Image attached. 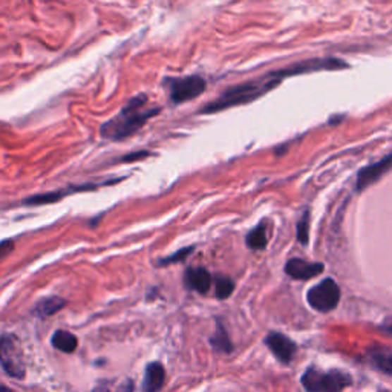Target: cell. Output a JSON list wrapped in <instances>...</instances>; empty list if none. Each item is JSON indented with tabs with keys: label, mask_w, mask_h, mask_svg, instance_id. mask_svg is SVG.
<instances>
[{
	"label": "cell",
	"mask_w": 392,
	"mask_h": 392,
	"mask_svg": "<svg viewBox=\"0 0 392 392\" xmlns=\"http://www.w3.org/2000/svg\"><path fill=\"white\" fill-rule=\"evenodd\" d=\"M115 392H133V381L126 380V381L120 383V385L117 386V391H115Z\"/></svg>",
	"instance_id": "cell-22"
},
{
	"label": "cell",
	"mask_w": 392,
	"mask_h": 392,
	"mask_svg": "<svg viewBox=\"0 0 392 392\" xmlns=\"http://www.w3.org/2000/svg\"><path fill=\"white\" fill-rule=\"evenodd\" d=\"M66 305V302L60 298H48V299H43L40 304L37 305V313L42 316H52L56 314L57 311H60Z\"/></svg>",
	"instance_id": "cell-15"
},
{
	"label": "cell",
	"mask_w": 392,
	"mask_h": 392,
	"mask_svg": "<svg viewBox=\"0 0 392 392\" xmlns=\"http://www.w3.org/2000/svg\"><path fill=\"white\" fill-rule=\"evenodd\" d=\"M0 392H13V391H11V389H8L6 386H2V385H0Z\"/></svg>",
	"instance_id": "cell-26"
},
{
	"label": "cell",
	"mask_w": 392,
	"mask_h": 392,
	"mask_svg": "<svg viewBox=\"0 0 392 392\" xmlns=\"http://www.w3.org/2000/svg\"><path fill=\"white\" fill-rule=\"evenodd\" d=\"M235 290V283L227 276H218L215 279V291L218 299H227L231 296V293Z\"/></svg>",
	"instance_id": "cell-17"
},
{
	"label": "cell",
	"mask_w": 392,
	"mask_h": 392,
	"mask_svg": "<svg viewBox=\"0 0 392 392\" xmlns=\"http://www.w3.org/2000/svg\"><path fill=\"white\" fill-rule=\"evenodd\" d=\"M92 392H111V386H109V383L108 381H102V383H98V385L94 388Z\"/></svg>",
	"instance_id": "cell-24"
},
{
	"label": "cell",
	"mask_w": 392,
	"mask_h": 392,
	"mask_svg": "<svg viewBox=\"0 0 392 392\" xmlns=\"http://www.w3.org/2000/svg\"><path fill=\"white\" fill-rule=\"evenodd\" d=\"M345 68H348V65L338 59H311V60L298 61V63H294L288 68L273 71V75L283 80L287 77L317 73V71H337Z\"/></svg>",
	"instance_id": "cell-7"
},
{
	"label": "cell",
	"mask_w": 392,
	"mask_h": 392,
	"mask_svg": "<svg viewBox=\"0 0 392 392\" xmlns=\"http://www.w3.org/2000/svg\"><path fill=\"white\" fill-rule=\"evenodd\" d=\"M169 100L173 104H183L200 97L207 87V82L201 75H187L166 78Z\"/></svg>",
	"instance_id": "cell-4"
},
{
	"label": "cell",
	"mask_w": 392,
	"mask_h": 392,
	"mask_svg": "<svg viewBox=\"0 0 392 392\" xmlns=\"http://www.w3.org/2000/svg\"><path fill=\"white\" fill-rule=\"evenodd\" d=\"M147 95L140 94L123 106L120 112L102 126V137L121 141L138 132L145 124L161 112V108H146Z\"/></svg>",
	"instance_id": "cell-1"
},
{
	"label": "cell",
	"mask_w": 392,
	"mask_h": 392,
	"mask_svg": "<svg viewBox=\"0 0 392 392\" xmlns=\"http://www.w3.org/2000/svg\"><path fill=\"white\" fill-rule=\"evenodd\" d=\"M265 343L276 355V359L281 360L282 363H288L293 359L294 351H296V345L287 336L281 333H270L265 337Z\"/></svg>",
	"instance_id": "cell-9"
},
{
	"label": "cell",
	"mask_w": 392,
	"mask_h": 392,
	"mask_svg": "<svg viewBox=\"0 0 392 392\" xmlns=\"http://www.w3.org/2000/svg\"><path fill=\"white\" fill-rule=\"evenodd\" d=\"M389 171H392V154L386 155L377 163L362 169L357 175V190L362 192L363 189H367V187L379 181L380 178L383 175H386Z\"/></svg>",
	"instance_id": "cell-8"
},
{
	"label": "cell",
	"mask_w": 392,
	"mask_h": 392,
	"mask_svg": "<svg viewBox=\"0 0 392 392\" xmlns=\"http://www.w3.org/2000/svg\"><path fill=\"white\" fill-rule=\"evenodd\" d=\"M13 248H14V244L11 243V240H2V243H0V259L5 257L6 255H10L13 252Z\"/></svg>",
	"instance_id": "cell-21"
},
{
	"label": "cell",
	"mask_w": 392,
	"mask_h": 392,
	"mask_svg": "<svg viewBox=\"0 0 392 392\" xmlns=\"http://www.w3.org/2000/svg\"><path fill=\"white\" fill-rule=\"evenodd\" d=\"M371 362H372V365L377 369H380L383 372L389 374V376H392V355L385 354V353H381V351L372 353L371 354Z\"/></svg>",
	"instance_id": "cell-18"
},
{
	"label": "cell",
	"mask_w": 392,
	"mask_h": 392,
	"mask_svg": "<svg viewBox=\"0 0 392 392\" xmlns=\"http://www.w3.org/2000/svg\"><path fill=\"white\" fill-rule=\"evenodd\" d=\"M351 381L348 374L338 369L325 372L316 368H308L302 376V385L308 392H342L346 386L351 385Z\"/></svg>",
	"instance_id": "cell-3"
},
{
	"label": "cell",
	"mask_w": 392,
	"mask_h": 392,
	"mask_svg": "<svg viewBox=\"0 0 392 392\" xmlns=\"http://www.w3.org/2000/svg\"><path fill=\"white\" fill-rule=\"evenodd\" d=\"M210 343H212L213 348H215L216 351H221V353H231V350H233V345H231L228 334L224 329V326H222V324H218L216 333H215V336L212 337Z\"/></svg>",
	"instance_id": "cell-14"
},
{
	"label": "cell",
	"mask_w": 392,
	"mask_h": 392,
	"mask_svg": "<svg viewBox=\"0 0 392 392\" xmlns=\"http://www.w3.org/2000/svg\"><path fill=\"white\" fill-rule=\"evenodd\" d=\"M166 371L161 363L152 362L147 365L142 380V392H159L164 386Z\"/></svg>",
	"instance_id": "cell-11"
},
{
	"label": "cell",
	"mask_w": 392,
	"mask_h": 392,
	"mask_svg": "<svg viewBox=\"0 0 392 392\" xmlns=\"http://www.w3.org/2000/svg\"><path fill=\"white\" fill-rule=\"evenodd\" d=\"M281 82H282L281 78L273 75V73H269L261 78L248 80L245 83L235 85L226 89L216 100H213L204 106L201 109V114H216L230 108H236V106L248 104L257 100V98L264 97L265 94H269L270 91H273L274 87L279 86Z\"/></svg>",
	"instance_id": "cell-2"
},
{
	"label": "cell",
	"mask_w": 392,
	"mask_h": 392,
	"mask_svg": "<svg viewBox=\"0 0 392 392\" xmlns=\"http://www.w3.org/2000/svg\"><path fill=\"white\" fill-rule=\"evenodd\" d=\"M383 329H385V331H388L392 336V317L385 320V324H383Z\"/></svg>",
	"instance_id": "cell-25"
},
{
	"label": "cell",
	"mask_w": 392,
	"mask_h": 392,
	"mask_svg": "<svg viewBox=\"0 0 392 392\" xmlns=\"http://www.w3.org/2000/svg\"><path fill=\"white\" fill-rule=\"evenodd\" d=\"M285 271L290 278L296 281H308L324 271V264L307 262L304 259H290L285 265Z\"/></svg>",
	"instance_id": "cell-10"
},
{
	"label": "cell",
	"mask_w": 392,
	"mask_h": 392,
	"mask_svg": "<svg viewBox=\"0 0 392 392\" xmlns=\"http://www.w3.org/2000/svg\"><path fill=\"white\" fill-rule=\"evenodd\" d=\"M184 281H185L187 287H189L190 290H193L196 293H201V294L209 293V290L212 287V276L207 270H204V269L187 270Z\"/></svg>",
	"instance_id": "cell-12"
},
{
	"label": "cell",
	"mask_w": 392,
	"mask_h": 392,
	"mask_svg": "<svg viewBox=\"0 0 392 392\" xmlns=\"http://www.w3.org/2000/svg\"><path fill=\"white\" fill-rule=\"evenodd\" d=\"M193 252V247H187V248H183V250L180 252H176L173 253L172 256H169L166 257V259H161L159 261V265H171V264H176V262H181L184 261L187 256H189L190 253Z\"/></svg>",
	"instance_id": "cell-19"
},
{
	"label": "cell",
	"mask_w": 392,
	"mask_h": 392,
	"mask_svg": "<svg viewBox=\"0 0 392 392\" xmlns=\"http://www.w3.org/2000/svg\"><path fill=\"white\" fill-rule=\"evenodd\" d=\"M145 157H149V152H135V154H132V155L124 157L123 161H133V159H141V158H145Z\"/></svg>",
	"instance_id": "cell-23"
},
{
	"label": "cell",
	"mask_w": 392,
	"mask_h": 392,
	"mask_svg": "<svg viewBox=\"0 0 392 392\" xmlns=\"http://www.w3.org/2000/svg\"><path fill=\"white\" fill-rule=\"evenodd\" d=\"M307 300L311 308L320 311V313H328V311L334 310L341 300V290L333 279H325L308 291Z\"/></svg>",
	"instance_id": "cell-6"
},
{
	"label": "cell",
	"mask_w": 392,
	"mask_h": 392,
	"mask_svg": "<svg viewBox=\"0 0 392 392\" xmlns=\"http://www.w3.org/2000/svg\"><path fill=\"white\" fill-rule=\"evenodd\" d=\"M52 346L61 353H74L78 346L77 337L73 333H68L65 329H59L52 334Z\"/></svg>",
	"instance_id": "cell-13"
},
{
	"label": "cell",
	"mask_w": 392,
	"mask_h": 392,
	"mask_svg": "<svg viewBox=\"0 0 392 392\" xmlns=\"http://www.w3.org/2000/svg\"><path fill=\"white\" fill-rule=\"evenodd\" d=\"M247 245L248 248H252V250H262V248H265L267 233H265V227L262 224L253 228L250 233L247 235Z\"/></svg>",
	"instance_id": "cell-16"
},
{
	"label": "cell",
	"mask_w": 392,
	"mask_h": 392,
	"mask_svg": "<svg viewBox=\"0 0 392 392\" xmlns=\"http://www.w3.org/2000/svg\"><path fill=\"white\" fill-rule=\"evenodd\" d=\"M308 213H305L304 218L298 224V239L300 244H307L308 243Z\"/></svg>",
	"instance_id": "cell-20"
},
{
	"label": "cell",
	"mask_w": 392,
	"mask_h": 392,
	"mask_svg": "<svg viewBox=\"0 0 392 392\" xmlns=\"http://www.w3.org/2000/svg\"><path fill=\"white\" fill-rule=\"evenodd\" d=\"M0 365L8 376L14 379H23L26 374V365L20 342L14 336L0 337Z\"/></svg>",
	"instance_id": "cell-5"
}]
</instances>
